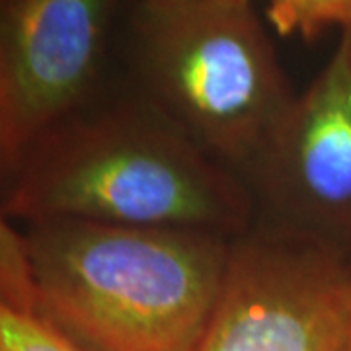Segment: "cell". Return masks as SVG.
<instances>
[{
  "label": "cell",
  "mask_w": 351,
  "mask_h": 351,
  "mask_svg": "<svg viewBox=\"0 0 351 351\" xmlns=\"http://www.w3.org/2000/svg\"><path fill=\"white\" fill-rule=\"evenodd\" d=\"M36 316L80 351H197L232 240L82 221L32 225Z\"/></svg>",
  "instance_id": "7a4b0ae2"
},
{
  "label": "cell",
  "mask_w": 351,
  "mask_h": 351,
  "mask_svg": "<svg viewBox=\"0 0 351 351\" xmlns=\"http://www.w3.org/2000/svg\"><path fill=\"white\" fill-rule=\"evenodd\" d=\"M244 180L263 226L351 256V32L291 100Z\"/></svg>",
  "instance_id": "8992f818"
},
{
  "label": "cell",
  "mask_w": 351,
  "mask_h": 351,
  "mask_svg": "<svg viewBox=\"0 0 351 351\" xmlns=\"http://www.w3.org/2000/svg\"><path fill=\"white\" fill-rule=\"evenodd\" d=\"M14 174L0 211L29 226L82 221L234 240L258 223L246 180L143 98L86 108L43 138Z\"/></svg>",
  "instance_id": "6da1fadb"
},
{
  "label": "cell",
  "mask_w": 351,
  "mask_h": 351,
  "mask_svg": "<svg viewBox=\"0 0 351 351\" xmlns=\"http://www.w3.org/2000/svg\"><path fill=\"white\" fill-rule=\"evenodd\" d=\"M125 16L141 98L244 178L295 98L262 12L248 0H138Z\"/></svg>",
  "instance_id": "3957f363"
},
{
  "label": "cell",
  "mask_w": 351,
  "mask_h": 351,
  "mask_svg": "<svg viewBox=\"0 0 351 351\" xmlns=\"http://www.w3.org/2000/svg\"><path fill=\"white\" fill-rule=\"evenodd\" d=\"M262 16L279 36L304 41L332 29L351 32V0H274L265 4Z\"/></svg>",
  "instance_id": "52a82bcc"
},
{
  "label": "cell",
  "mask_w": 351,
  "mask_h": 351,
  "mask_svg": "<svg viewBox=\"0 0 351 351\" xmlns=\"http://www.w3.org/2000/svg\"><path fill=\"white\" fill-rule=\"evenodd\" d=\"M0 351H80L36 314L0 301Z\"/></svg>",
  "instance_id": "9c48e42d"
},
{
  "label": "cell",
  "mask_w": 351,
  "mask_h": 351,
  "mask_svg": "<svg viewBox=\"0 0 351 351\" xmlns=\"http://www.w3.org/2000/svg\"><path fill=\"white\" fill-rule=\"evenodd\" d=\"M123 12L113 0H0V164L16 170L90 108Z\"/></svg>",
  "instance_id": "5b68a950"
},
{
  "label": "cell",
  "mask_w": 351,
  "mask_h": 351,
  "mask_svg": "<svg viewBox=\"0 0 351 351\" xmlns=\"http://www.w3.org/2000/svg\"><path fill=\"white\" fill-rule=\"evenodd\" d=\"M0 301L25 314L36 313V291L32 267L20 234L0 211Z\"/></svg>",
  "instance_id": "ba28073f"
},
{
  "label": "cell",
  "mask_w": 351,
  "mask_h": 351,
  "mask_svg": "<svg viewBox=\"0 0 351 351\" xmlns=\"http://www.w3.org/2000/svg\"><path fill=\"white\" fill-rule=\"evenodd\" d=\"M348 351H351V346H350V350H348Z\"/></svg>",
  "instance_id": "30bf717a"
},
{
  "label": "cell",
  "mask_w": 351,
  "mask_h": 351,
  "mask_svg": "<svg viewBox=\"0 0 351 351\" xmlns=\"http://www.w3.org/2000/svg\"><path fill=\"white\" fill-rule=\"evenodd\" d=\"M350 258L256 223L230 244L197 351H348Z\"/></svg>",
  "instance_id": "277c9868"
}]
</instances>
